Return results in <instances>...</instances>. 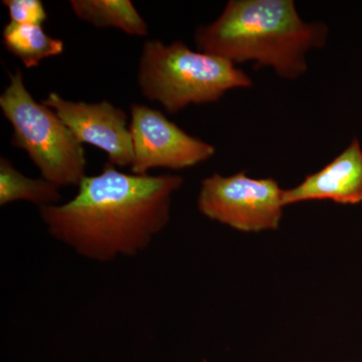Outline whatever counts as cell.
Listing matches in <instances>:
<instances>
[{"label":"cell","mask_w":362,"mask_h":362,"mask_svg":"<svg viewBox=\"0 0 362 362\" xmlns=\"http://www.w3.org/2000/svg\"><path fill=\"white\" fill-rule=\"evenodd\" d=\"M182 185L180 175H136L108 162L86 176L70 202L40 207V218L52 237L85 258L134 257L168 225L171 199Z\"/></svg>","instance_id":"6da1fadb"},{"label":"cell","mask_w":362,"mask_h":362,"mask_svg":"<svg viewBox=\"0 0 362 362\" xmlns=\"http://www.w3.org/2000/svg\"><path fill=\"white\" fill-rule=\"evenodd\" d=\"M322 21H305L293 0H230L211 25L194 33L199 52L233 64L254 62L295 80L307 71V54L328 40Z\"/></svg>","instance_id":"7a4b0ae2"},{"label":"cell","mask_w":362,"mask_h":362,"mask_svg":"<svg viewBox=\"0 0 362 362\" xmlns=\"http://www.w3.org/2000/svg\"><path fill=\"white\" fill-rule=\"evenodd\" d=\"M252 85L251 78L235 64L192 51L185 42L150 40L143 45L138 86L143 96L158 102L169 114L192 104L218 102L228 90Z\"/></svg>","instance_id":"3957f363"},{"label":"cell","mask_w":362,"mask_h":362,"mask_svg":"<svg viewBox=\"0 0 362 362\" xmlns=\"http://www.w3.org/2000/svg\"><path fill=\"white\" fill-rule=\"evenodd\" d=\"M8 77L0 108L13 127L11 145L25 150L44 180L59 188L78 187L87 176L82 143L56 112L33 99L20 69Z\"/></svg>","instance_id":"277c9868"},{"label":"cell","mask_w":362,"mask_h":362,"mask_svg":"<svg viewBox=\"0 0 362 362\" xmlns=\"http://www.w3.org/2000/svg\"><path fill=\"white\" fill-rule=\"evenodd\" d=\"M283 192L273 178L246 173H218L202 181L197 209L211 221L245 233L277 230L283 216Z\"/></svg>","instance_id":"5b68a950"},{"label":"cell","mask_w":362,"mask_h":362,"mask_svg":"<svg viewBox=\"0 0 362 362\" xmlns=\"http://www.w3.org/2000/svg\"><path fill=\"white\" fill-rule=\"evenodd\" d=\"M133 157L131 173L148 175L154 168L180 170L209 160L216 148L188 134L159 110L143 104L130 106Z\"/></svg>","instance_id":"8992f818"},{"label":"cell","mask_w":362,"mask_h":362,"mask_svg":"<svg viewBox=\"0 0 362 362\" xmlns=\"http://www.w3.org/2000/svg\"><path fill=\"white\" fill-rule=\"evenodd\" d=\"M42 103L58 114L82 144L94 145L106 152L109 163L119 168L131 166L134 150L128 116L122 109L108 101H69L54 92Z\"/></svg>","instance_id":"52a82bcc"},{"label":"cell","mask_w":362,"mask_h":362,"mask_svg":"<svg viewBox=\"0 0 362 362\" xmlns=\"http://www.w3.org/2000/svg\"><path fill=\"white\" fill-rule=\"evenodd\" d=\"M332 201L340 204L362 202V148L354 139L344 151L297 187L284 189L285 206L308 201Z\"/></svg>","instance_id":"ba28073f"},{"label":"cell","mask_w":362,"mask_h":362,"mask_svg":"<svg viewBox=\"0 0 362 362\" xmlns=\"http://www.w3.org/2000/svg\"><path fill=\"white\" fill-rule=\"evenodd\" d=\"M78 18L97 28H115L135 37H146L148 25L130 0H71Z\"/></svg>","instance_id":"9c48e42d"},{"label":"cell","mask_w":362,"mask_h":362,"mask_svg":"<svg viewBox=\"0 0 362 362\" xmlns=\"http://www.w3.org/2000/svg\"><path fill=\"white\" fill-rule=\"evenodd\" d=\"M4 45L7 51L21 59L28 69L35 68L49 57L63 54L65 45L45 32L42 25L7 23L4 28Z\"/></svg>","instance_id":"30bf717a"},{"label":"cell","mask_w":362,"mask_h":362,"mask_svg":"<svg viewBox=\"0 0 362 362\" xmlns=\"http://www.w3.org/2000/svg\"><path fill=\"white\" fill-rule=\"evenodd\" d=\"M59 187L44 178L26 177L11 160L0 158V206L14 202H30L39 207L54 206L61 201Z\"/></svg>","instance_id":"8fae6325"},{"label":"cell","mask_w":362,"mask_h":362,"mask_svg":"<svg viewBox=\"0 0 362 362\" xmlns=\"http://www.w3.org/2000/svg\"><path fill=\"white\" fill-rule=\"evenodd\" d=\"M8 9L11 23L18 25H42L47 20V13L40 0H4Z\"/></svg>","instance_id":"7c38bea8"}]
</instances>
